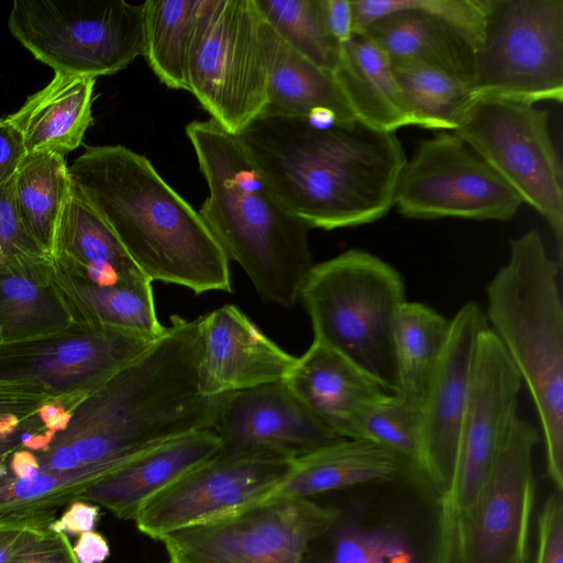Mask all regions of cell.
<instances>
[{"label": "cell", "instance_id": "obj_1", "mask_svg": "<svg viewBox=\"0 0 563 563\" xmlns=\"http://www.w3.org/2000/svg\"><path fill=\"white\" fill-rule=\"evenodd\" d=\"M277 197L309 229L372 223L394 206L407 157L396 133L357 120L260 114L239 135Z\"/></svg>", "mask_w": 563, "mask_h": 563}, {"label": "cell", "instance_id": "obj_2", "mask_svg": "<svg viewBox=\"0 0 563 563\" xmlns=\"http://www.w3.org/2000/svg\"><path fill=\"white\" fill-rule=\"evenodd\" d=\"M71 181L153 283L232 291L229 258L195 210L143 155L123 145L87 146Z\"/></svg>", "mask_w": 563, "mask_h": 563}, {"label": "cell", "instance_id": "obj_3", "mask_svg": "<svg viewBox=\"0 0 563 563\" xmlns=\"http://www.w3.org/2000/svg\"><path fill=\"white\" fill-rule=\"evenodd\" d=\"M186 135L209 190L199 209L207 227L264 302L294 306L314 265L309 228L277 197L236 135L211 119L188 123Z\"/></svg>", "mask_w": 563, "mask_h": 563}, {"label": "cell", "instance_id": "obj_4", "mask_svg": "<svg viewBox=\"0 0 563 563\" xmlns=\"http://www.w3.org/2000/svg\"><path fill=\"white\" fill-rule=\"evenodd\" d=\"M561 267L538 231L512 239L509 261L486 289V319L530 391L544 439L547 474L563 492Z\"/></svg>", "mask_w": 563, "mask_h": 563}, {"label": "cell", "instance_id": "obj_5", "mask_svg": "<svg viewBox=\"0 0 563 563\" xmlns=\"http://www.w3.org/2000/svg\"><path fill=\"white\" fill-rule=\"evenodd\" d=\"M323 497L336 511L301 563H455L454 517L423 473Z\"/></svg>", "mask_w": 563, "mask_h": 563}, {"label": "cell", "instance_id": "obj_6", "mask_svg": "<svg viewBox=\"0 0 563 563\" xmlns=\"http://www.w3.org/2000/svg\"><path fill=\"white\" fill-rule=\"evenodd\" d=\"M299 300L311 321L313 341L396 393L393 329L406 296L393 266L363 250H349L312 266Z\"/></svg>", "mask_w": 563, "mask_h": 563}, {"label": "cell", "instance_id": "obj_7", "mask_svg": "<svg viewBox=\"0 0 563 563\" xmlns=\"http://www.w3.org/2000/svg\"><path fill=\"white\" fill-rule=\"evenodd\" d=\"M12 36L55 73L97 78L144 52V7L124 0H15Z\"/></svg>", "mask_w": 563, "mask_h": 563}, {"label": "cell", "instance_id": "obj_8", "mask_svg": "<svg viewBox=\"0 0 563 563\" xmlns=\"http://www.w3.org/2000/svg\"><path fill=\"white\" fill-rule=\"evenodd\" d=\"M472 85L477 98L563 99V0H483Z\"/></svg>", "mask_w": 563, "mask_h": 563}, {"label": "cell", "instance_id": "obj_9", "mask_svg": "<svg viewBox=\"0 0 563 563\" xmlns=\"http://www.w3.org/2000/svg\"><path fill=\"white\" fill-rule=\"evenodd\" d=\"M187 91L239 135L267 102V64L255 0H207L192 41Z\"/></svg>", "mask_w": 563, "mask_h": 563}, {"label": "cell", "instance_id": "obj_10", "mask_svg": "<svg viewBox=\"0 0 563 563\" xmlns=\"http://www.w3.org/2000/svg\"><path fill=\"white\" fill-rule=\"evenodd\" d=\"M453 133L543 217L562 264L563 173L548 111L527 102L477 98Z\"/></svg>", "mask_w": 563, "mask_h": 563}, {"label": "cell", "instance_id": "obj_11", "mask_svg": "<svg viewBox=\"0 0 563 563\" xmlns=\"http://www.w3.org/2000/svg\"><path fill=\"white\" fill-rule=\"evenodd\" d=\"M335 511L327 497L267 499L161 541L174 563H301Z\"/></svg>", "mask_w": 563, "mask_h": 563}, {"label": "cell", "instance_id": "obj_12", "mask_svg": "<svg viewBox=\"0 0 563 563\" xmlns=\"http://www.w3.org/2000/svg\"><path fill=\"white\" fill-rule=\"evenodd\" d=\"M156 339L111 325L73 322L56 333L1 344L0 382L30 385L77 407Z\"/></svg>", "mask_w": 563, "mask_h": 563}, {"label": "cell", "instance_id": "obj_13", "mask_svg": "<svg viewBox=\"0 0 563 563\" xmlns=\"http://www.w3.org/2000/svg\"><path fill=\"white\" fill-rule=\"evenodd\" d=\"M538 441L536 428L518 416L472 504L455 519V563H528Z\"/></svg>", "mask_w": 563, "mask_h": 563}, {"label": "cell", "instance_id": "obj_14", "mask_svg": "<svg viewBox=\"0 0 563 563\" xmlns=\"http://www.w3.org/2000/svg\"><path fill=\"white\" fill-rule=\"evenodd\" d=\"M520 197L455 133L420 143L399 176L394 206L412 219L510 220Z\"/></svg>", "mask_w": 563, "mask_h": 563}, {"label": "cell", "instance_id": "obj_15", "mask_svg": "<svg viewBox=\"0 0 563 563\" xmlns=\"http://www.w3.org/2000/svg\"><path fill=\"white\" fill-rule=\"evenodd\" d=\"M353 33L367 34L391 66L421 64L472 80L475 0H351Z\"/></svg>", "mask_w": 563, "mask_h": 563}, {"label": "cell", "instance_id": "obj_16", "mask_svg": "<svg viewBox=\"0 0 563 563\" xmlns=\"http://www.w3.org/2000/svg\"><path fill=\"white\" fill-rule=\"evenodd\" d=\"M294 461L218 454L191 468L139 511L137 529L154 540L264 501Z\"/></svg>", "mask_w": 563, "mask_h": 563}, {"label": "cell", "instance_id": "obj_17", "mask_svg": "<svg viewBox=\"0 0 563 563\" xmlns=\"http://www.w3.org/2000/svg\"><path fill=\"white\" fill-rule=\"evenodd\" d=\"M521 377L486 328L479 335L462 417L455 468L446 496L454 520L472 504L518 417Z\"/></svg>", "mask_w": 563, "mask_h": 563}, {"label": "cell", "instance_id": "obj_18", "mask_svg": "<svg viewBox=\"0 0 563 563\" xmlns=\"http://www.w3.org/2000/svg\"><path fill=\"white\" fill-rule=\"evenodd\" d=\"M212 431L220 454L295 461L342 438L322 426L285 382L228 394Z\"/></svg>", "mask_w": 563, "mask_h": 563}, {"label": "cell", "instance_id": "obj_19", "mask_svg": "<svg viewBox=\"0 0 563 563\" xmlns=\"http://www.w3.org/2000/svg\"><path fill=\"white\" fill-rule=\"evenodd\" d=\"M488 327L476 303L467 302L456 312L420 407L421 470L445 497L453 481L477 341Z\"/></svg>", "mask_w": 563, "mask_h": 563}, {"label": "cell", "instance_id": "obj_20", "mask_svg": "<svg viewBox=\"0 0 563 563\" xmlns=\"http://www.w3.org/2000/svg\"><path fill=\"white\" fill-rule=\"evenodd\" d=\"M200 336L198 390L206 397L284 382L296 363L232 305L201 316Z\"/></svg>", "mask_w": 563, "mask_h": 563}, {"label": "cell", "instance_id": "obj_21", "mask_svg": "<svg viewBox=\"0 0 563 563\" xmlns=\"http://www.w3.org/2000/svg\"><path fill=\"white\" fill-rule=\"evenodd\" d=\"M284 382L322 426L342 439H356L365 408L388 393L350 360L317 341L296 358Z\"/></svg>", "mask_w": 563, "mask_h": 563}, {"label": "cell", "instance_id": "obj_22", "mask_svg": "<svg viewBox=\"0 0 563 563\" xmlns=\"http://www.w3.org/2000/svg\"><path fill=\"white\" fill-rule=\"evenodd\" d=\"M220 450L211 429L181 435L131 460L89 486L77 500L101 506L119 519L134 520L150 499Z\"/></svg>", "mask_w": 563, "mask_h": 563}, {"label": "cell", "instance_id": "obj_23", "mask_svg": "<svg viewBox=\"0 0 563 563\" xmlns=\"http://www.w3.org/2000/svg\"><path fill=\"white\" fill-rule=\"evenodd\" d=\"M423 473L411 461L373 442L341 439L295 460L265 499L319 498L374 482Z\"/></svg>", "mask_w": 563, "mask_h": 563}, {"label": "cell", "instance_id": "obj_24", "mask_svg": "<svg viewBox=\"0 0 563 563\" xmlns=\"http://www.w3.org/2000/svg\"><path fill=\"white\" fill-rule=\"evenodd\" d=\"M267 102L262 114L307 119L317 124L355 120L332 71L300 55L263 21Z\"/></svg>", "mask_w": 563, "mask_h": 563}, {"label": "cell", "instance_id": "obj_25", "mask_svg": "<svg viewBox=\"0 0 563 563\" xmlns=\"http://www.w3.org/2000/svg\"><path fill=\"white\" fill-rule=\"evenodd\" d=\"M51 257L98 285L151 282L73 181L56 225Z\"/></svg>", "mask_w": 563, "mask_h": 563}, {"label": "cell", "instance_id": "obj_26", "mask_svg": "<svg viewBox=\"0 0 563 563\" xmlns=\"http://www.w3.org/2000/svg\"><path fill=\"white\" fill-rule=\"evenodd\" d=\"M96 78L55 73L41 90L5 119L21 134L27 153L52 151L63 155L81 145L92 124Z\"/></svg>", "mask_w": 563, "mask_h": 563}, {"label": "cell", "instance_id": "obj_27", "mask_svg": "<svg viewBox=\"0 0 563 563\" xmlns=\"http://www.w3.org/2000/svg\"><path fill=\"white\" fill-rule=\"evenodd\" d=\"M333 75L355 120L393 133L412 125L393 66L367 34L354 33L341 44Z\"/></svg>", "mask_w": 563, "mask_h": 563}, {"label": "cell", "instance_id": "obj_28", "mask_svg": "<svg viewBox=\"0 0 563 563\" xmlns=\"http://www.w3.org/2000/svg\"><path fill=\"white\" fill-rule=\"evenodd\" d=\"M51 283L71 322L111 325L154 338L165 330L156 314L152 282L98 285L51 257Z\"/></svg>", "mask_w": 563, "mask_h": 563}, {"label": "cell", "instance_id": "obj_29", "mask_svg": "<svg viewBox=\"0 0 563 563\" xmlns=\"http://www.w3.org/2000/svg\"><path fill=\"white\" fill-rule=\"evenodd\" d=\"M71 323L51 283V260L0 272V345L56 333Z\"/></svg>", "mask_w": 563, "mask_h": 563}, {"label": "cell", "instance_id": "obj_30", "mask_svg": "<svg viewBox=\"0 0 563 563\" xmlns=\"http://www.w3.org/2000/svg\"><path fill=\"white\" fill-rule=\"evenodd\" d=\"M450 327L451 320L419 302L405 301L395 318L396 394L418 408L445 346Z\"/></svg>", "mask_w": 563, "mask_h": 563}, {"label": "cell", "instance_id": "obj_31", "mask_svg": "<svg viewBox=\"0 0 563 563\" xmlns=\"http://www.w3.org/2000/svg\"><path fill=\"white\" fill-rule=\"evenodd\" d=\"M207 0H148L143 56L162 84L187 90L190 49Z\"/></svg>", "mask_w": 563, "mask_h": 563}, {"label": "cell", "instance_id": "obj_32", "mask_svg": "<svg viewBox=\"0 0 563 563\" xmlns=\"http://www.w3.org/2000/svg\"><path fill=\"white\" fill-rule=\"evenodd\" d=\"M412 125L455 131L476 100L472 80L421 64L393 66Z\"/></svg>", "mask_w": 563, "mask_h": 563}, {"label": "cell", "instance_id": "obj_33", "mask_svg": "<svg viewBox=\"0 0 563 563\" xmlns=\"http://www.w3.org/2000/svg\"><path fill=\"white\" fill-rule=\"evenodd\" d=\"M70 187L65 155L52 151L27 154L14 176V196L21 219L49 255Z\"/></svg>", "mask_w": 563, "mask_h": 563}, {"label": "cell", "instance_id": "obj_34", "mask_svg": "<svg viewBox=\"0 0 563 563\" xmlns=\"http://www.w3.org/2000/svg\"><path fill=\"white\" fill-rule=\"evenodd\" d=\"M7 455L0 459V516L55 510L77 500L89 486L114 472L103 466L41 470L32 478L22 479L10 472Z\"/></svg>", "mask_w": 563, "mask_h": 563}, {"label": "cell", "instance_id": "obj_35", "mask_svg": "<svg viewBox=\"0 0 563 563\" xmlns=\"http://www.w3.org/2000/svg\"><path fill=\"white\" fill-rule=\"evenodd\" d=\"M261 18L314 65L334 71L341 45L331 35L322 0H255Z\"/></svg>", "mask_w": 563, "mask_h": 563}, {"label": "cell", "instance_id": "obj_36", "mask_svg": "<svg viewBox=\"0 0 563 563\" xmlns=\"http://www.w3.org/2000/svg\"><path fill=\"white\" fill-rule=\"evenodd\" d=\"M356 439L380 445L421 470L420 408L396 393L384 394L365 408Z\"/></svg>", "mask_w": 563, "mask_h": 563}, {"label": "cell", "instance_id": "obj_37", "mask_svg": "<svg viewBox=\"0 0 563 563\" xmlns=\"http://www.w3.org/2000/svg\"><path fill=\"white\" fill-rule=\"evenodd\" d=\"M51 260L26 230L14 196V177L0 187V272Z\"/></svg>", "mask_w": 563, "mask_h": 563}, {"label": "cell", "instance_id": "obj_38", "mask_svg": "<svg viewBox=\"0 0 563 563\" xmlns=\"http://www.w3.org/2000/svg\"><path fill=\"white\" fill-rule=\"evenodd\" d=\"M55 510L0 516V563H9L25 544L51 530Z\"/></svg>", "mask_w": 563, "mask_h": 563}, {"label": "cell", "instance_id": "obj_39", "mask_svg": "<svg viewBox=\"0 0 563 563\" xmlns=\"http://www.w3.org/2000/svg\"><path fill=\"white\" fill-rule=\"evenodd\" d=\"M555 489L544 500L538 516L534 563H563V496Z\"/></svg>", "mask_w": 563, "mask_h": 563}, {"label": "cell", "instance_id": "obj_40", "mask_svg": "<svg viewBox=\"0 0 563 563\" xmlns=\"http://www.w3.org/2000/svg\"><path fill=\"white\" fill-rule=\"evenodd\" d=\"M51 399L36 387L0 382V428L35 415Z\"/></svg>", "mask_w": 563, "mask_h": 563}, {"label": "cell", "instance_id": "obj_41", "mask_svg": "<svg viewBox=\"0 0 563 563\" xmlns=\"http://www.w3.org/2000/svg\"><path fill=\"white\" fill-rule=\"evenodd\" d=\"M9 563H79L67 534L47 531L20 549Z\"/></svg>", "mask_w": 563, "mask_h": 563}, {"label": "cell", "instance_id": "obj_42", "mask_svg": "<svg viewBox=\"0 0 563 563\" xmlns=\"http://www.w3.org/2000/svg\"><path fill=\"white\" fill-rule=\"evenodd\" d=\"M27 154L20 132L5 118L0 119V187L15 176Z\"/></svg>", "mask_w": 563, "mask_h": 563}, {"label": "cell", "instance_id": "obj_43", "mask_svg": "<svg viewBox=\"0 0 563 563\" xmlns=\"http://www.w3.org/2000/svg\"><path fill=\"white\" fill-rule=\"evenodd\" d=\"M46 430L38 412L0 428V459L22 446L31 449L37 435Z\"/></svg>", "mask_w": 563, "mask_h": 563}, {"label": "cell", "instance_id": "obj_44", "mask_svg": "<svg viewBox=\"0 0 563 563\" xmlns=\"http://www.w3.org/2000/svg\"><path fill=\"white\" fill-rule=\"evenodd\" d=\"M99 517V506L82 500H75L70 503V506L60 518L54 520L49 528L57 533L81 534L92 531Z\"/></svg>", "mask_w": 563, "mask_h": 563}, {"label": "cell", "instance_id": "obj_45", "mask_svg": "<svg viewBox=\"0 0 563 563\" xmlns=\"http://www.w3.org/2000/svg\"><path fill=\"white\" fill-rule=\"evenodd\" d=\"M322 7L331 35L340 45L350 40L354 34L351 0H322Z\"/></svg>", "mask_w": 563, "mask_h": 563}, {"label": "cell", "instance_id": "obj_46", "mask_svg": "<svg viewBox=\"0 0 563 563\" xmlns=\"http://www.w3.org/2000/svg\"><path fill=\"white\" fill-rule=\"evenodd\" d=\"M73 551L79 563H102L110 555L107 539L93 530L79 534Z\"/></svg>", "mask_w": 563, "mask_h": 563}, {"label": "cell", "instance_id": "obj_47", "mask_svg": "<svg viewBox=\"0 0 563 563\" xmlns=\"http://www.w3.org/2000/svg\"><path fill=\"white\" fill-rule=\"evenodd\" d=\"M7 464L10 472L22 479L32 478L41 471L35 453L23 446L7 455Z\"/></svg>", "mask_w": 563, "mask_h": 563}, {"label": "cell", "instance_id": "obj_48", "mask_svg": "<svg viewBox=\"0 0 563 563\" xmlns=\"http://www.w3.org/2000/svg\"><path fill=\"white\" fill-rule=\"evenodd\" d=\"M168 563H174V562H172V561H168Z\"/></svg>", "mask_w": 563, "mask_h": 563}]
</instances>
